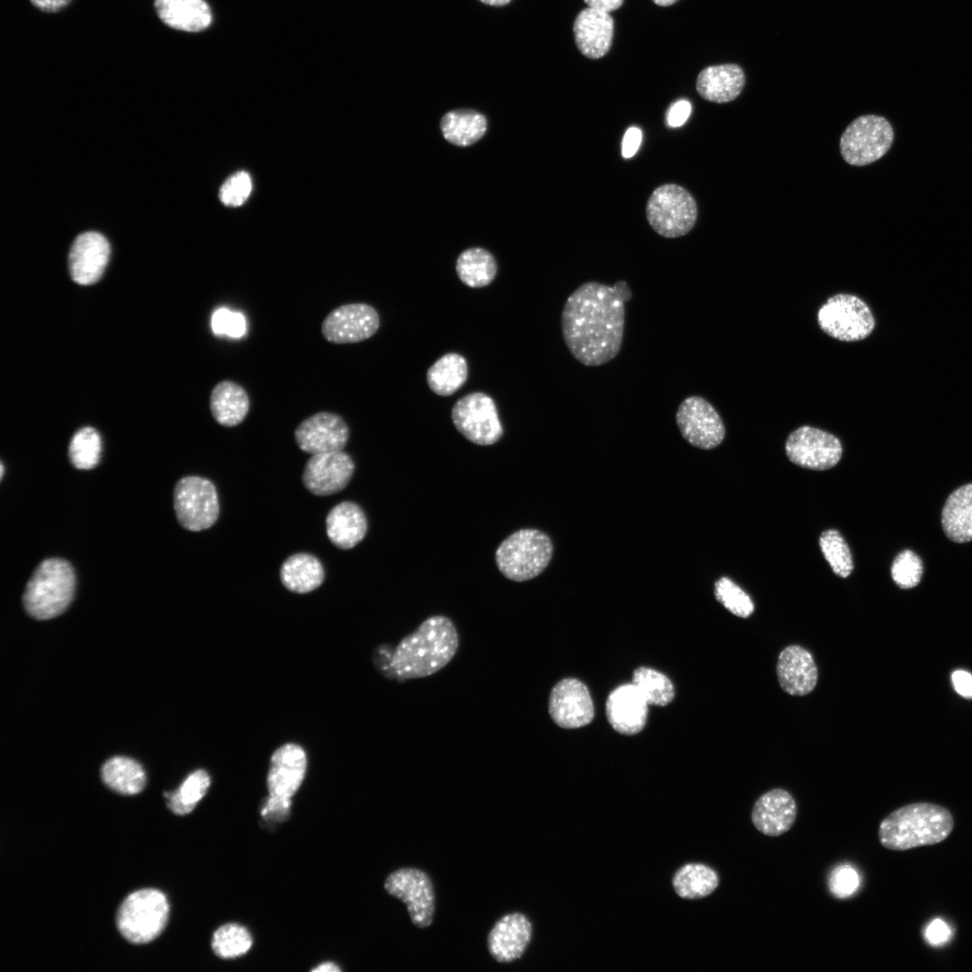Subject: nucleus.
I'll return each instance as SVG.
<instances>
[{
    "label": "nucleus",
    "instance_id": "09e8293b",
    "mask_svg": "<svg viewBox=\"0 0 972 972\" xmlns=\"http://www.w3.org/2000/svg\"><path fill=\"white\" fill-rule=\"evenodd\" d=\"M691 112V104L687 100H679L671 104L667 112V122L676 128L683 125Z\"/></svg>",
    "mask_w": 972,
    "mask_h": 972
},
{
    "label": "nucleus",
    "instance_id": "9d476101",
    "mask_svg": "<svg viewBox=\"0 0 972 972\" xmlns=\"http://www.w3.org/2000/svg\"><path fill=\"white\" fill-rule=\"evenodd\" d=\"M174 508L184 528L201 531L211 527L220 511L214 484L200 476L181 478L174 490Z\"/></svg>",
    "mask_w": 972,
    "mask_h": 972
},
{
    "label": "nucleus",
    "instance_id": "0eeeda50",
    "mask_svg": "<svg viewBox=\"0 0 972 972\" xmlns=\"http://www.w3.org/2000/svg\"><path fill=\"white\" fill-rule=\"evenodd\" d=\"M645 212L652 230L671 238L688 234L698 218L696 200L688 190L675 184L657 187L647 201Z\"/></svg>",
    "mask_w": 972,
    "mask_h": 972
},
{
    "label": "nucleus",
    "instance_id": "4be33fe9",
    "mask_svg": "<svg viewBox=\"0 0 972 972\" xmlns=\"http://www.w3.org/2000/svg\"><path fill=\"white\" fill-rule=\"evenodd\" d=\"M796 814V803L792 795L783 788H775L756 800L751 817L760 832L777 837L792 828Z\"/></svg>",
    "mask_w": 972,
    "mask_h": 972
},
{
    "label": "nucleus",
    "instance_id": "a18cd8bd",
    "mask_svg": "<svg viewBox=\"0 0 972 972\" xmlns=\"http://www.w3.org/2000/svg\"><path fill=\"white\" fill-rule=\"evenodd\" d=\"M860 883V878L858 871L849 864H842L834 868L828 878L830 892L839 899L848 898L855 894Z\"/></svg>",
    "mask_w": 972,
    "mask_h": 972
},
{
    "label": "nucleus",
    "instance_id": "f8f14e48",
    "mask_svg": "<svg viewBox=\"0 0 972 972\" xmlns=\"http://www.w3.org/2000/svg\"><path fill=\"white\" fill-rule=\"evenodd\" d=\"M384 889L403 902L412 923L418 928L431 925L435 914V891L429 876L416 868L392 871L384 881Z\"/></svg>",
    "mask_w": 972,
    "mask_h": 972
},
{
    "label": "nucleus",
    "instance_id": "de8ad7c7",
    "mask_svg": "<svg viewBox=\"0 0 972 972\" xmlns=\"http://www.w3.org/2000/svg\"><path fill=\"white\" fill-rule=\"evenodd\" d=\"M290 806L291 798L269 795L261 809V815L266 820L279 822L288 815Z\"/></svg>",
    "mask_w": 972,
    "mask_h": 972
},
{
    "label": "nucleus",
    "instance_id": "ddd939ff",
    "mask_svg": "<svg viewBox=\"0 0 972 972\" xmlns=\"http://www.w3.org/2000/svg\"><path fill=\"white\" fill-rule=\"evenodd\" d=\"M785 450L793 464L816 471L832 468L842 454V443L835 436L806 425L789 434Z\"/></svg>",
    "mask_w": 972,
    "mask_h": 972
},
{
    "label": "nucleus",
    "instance_id": "4c0bfd02",
    "mask_svg": "<svg viewBox=\"0 0 972 972\" xmlns=\"http://www.w3.org/2000/svg\"><path fill=\"white\" fill-rule=\"evenodd\" d=\"M102 452V440L96 429L85 427L77 430L71 438L68 457L71 464L80 470L94 468Z\"/></svg>",
    "mask_w": 972,
    "mask_h": 972
},
{
    "label": "nucleus",
    "instance_id": "412c9836",
    "mask_svg": "<svg viewBox=\"0 0 972 972\" xmlns=\"http://www.w3.org/2000/svg\"><path fill=\"white\" fill-rule=\"evenodd\" d=\"M532 924L521 913L507 914L499 919L487 938L490 956L500 963L521 958L532 939Z\"/></svg>",
    "mask_w": 972,
    "mask_h": 972
},
{
    "label": "nucleus",
    "instance_id": "bb28decb",
    "mask_svg": "<svg viewBox=\"0 0 972 972\" xmlns=\"http://www.w3.org/2000/svg\"><path fill=\"white\" fill-rule=\"evenodd\" d=\"M745 85L743 70L736 64L704 68L698 76L696 89L706 101L724 104L734 100Z\"/></svg>",
    "mask_w": 972,
    "mask_h": 972
},
{
    "label": "nucleus",
    "instance_id": "4468645a",
    "mask_svg": "<svg viewBox=\"0 0 972 972\" xmlns=\"http://www.w3.org/2000/svg\"><path fill=\"white\" fill-rule=\"evenodd\" d=\"M676 423L683 438L700 449L718 446L725 436L720 415L701 396L691 395L680 402L676 411Z\"/></svg>",
    "mask_w": 972,
    "mask_h": 972
},
{
    "label": "nucleus",
    "instance_id": "3c124183",
    "mask_svg": "<svg viewBox=\"0 0 972 972\" xmlns=\"http://www.w3.org/2000/svg\"><path fill=\"white\" fill-rule=\"evenodd\" d=\"M642 141V131L637 127L629 128L623 138L622 156L625 158L633 157L638 150Z\"/></svg>",
    "mask_w": 972,
    "mask_h": 972
},
{
    "label": "nucleus",
    "instance_id": "ea45409f",
    "mask_svg": "<svg viewBox=\"0 0 972 972\" xmlns=\"http://www.w3.org/2000/svg\"><path fill=\"white\" fill-rule=\"evenodd\" d=\"M252 946L249 932L242 925L226 923L213 933L212 948L221 958H234L246 954Z\"/></svg>",
    "mask_w": 972,
    "mask_h": 972
},
{
    "label": "nucleus",
    "instance_id": "aec40b11",
    "mask_svg": "<svg viewBox=\"0 0 972 972\" xmlns=\"http://www.w3.org/2000/svg\"><path fill=\"white\" fill-rule=\"evenodd\" d=\"M307 770V755L297 743H285L271 756L266 778L269 795L291 798L302 785Z\"/></svg>",
    "mask_w": 972,
    "mask_h": 972
},
{
    "label": "nucleus",
    "instance_id": "72a5a7b5",
    "mask_svg": "<svg viewBox=\"0 0 972 972\" xmlns=\"http://www.w3.org/2000/svg\"><path fill=\"white\" fill-rule=\"evenodd\" d=\"M102 779L112 790L122 795H135L145 787L146 775L141 765L127 757H113L102 767Z\"/></svg>",
    "mask_w": 972,
    "mask_h": 972
},
{
    "label": "nucleus",
    "instance_id": "c03bdc74",
    "mask_svg": "<svg viewBox=\"0 0 972 972\" xmlns=\"http://www.w3.org/2000/svg\"><path fill=\"white\" fill-rule=\"evenodd\" d=\"M252 191V179L246 171H238L231 175L219 190L220 201L229 207H238L249 197Z\"/></svg>",
    "mask_w": 972,
    "mask_h": 972
},
{
    "label": "nucleus",
    "instance_id": "bf43d9fd",
    "mask_svg": "<svg viewBox=\"0 0 972 972\" xmlns=\"http://www.w3.org/2000/svg\"><path fill=\"white\" fill-rule=\"evenodd\" d=\"M4 467L3 464H1V478H3V475H4Z\"/></svg>",
    "mask_w": 972,
    "mask_h": 972
},
{
    "label": "nucleus",
    "instance_id": "37998d69",
    "mask_svg": "<svg viewBox=\"0 0 972 972\" xmlns=\"http://www.w3.org/2000/svg\"><path fill=\"white\" fill-rule=\"evenodd\" d=\"M923 566L921 558L911 550L899 553L893 561L891 576L895 583L903 590L917 586L922 576Z\"/></svg>",
    "mask_w": 972,
    "mask_h": 972
},
{
    "label": "nucleus",
    "instance_id": "6e6552de",
    "mask_svg": "<svg viewBox=\"0 0 972 972\" xmlns=\"http://www.w3.org/2000/svg\"><path fill=\"white\" fill-rule=\"evenodd\" d=\"M817 323L828 336L844 342L866 338L876 325L868 305L849 293L830 297L818 310Z\"/></svg>",
    "mask_w": 972,
    "mask_h": 972
},
{
    "label": "nucleus",
    "instance_id": "2f4dec72",
    "mask_svg": "<svg viewBox=\"0 0 972 972\" xmlns=\"http://www.w3.org/2000/svg\"><path fill=\"white\" fill-rule=\"evenodd\" d=\"M468 366L464 356L448 353L437 359L427 372V382L432 392L450 396L466 382Z\"/></svg>",
    "mask_w": 972,
    "mask_h": 972
},
{
    "label": "nucleus",
    "instance_id": "58836bf2",
    "mask_svg": "<svg viewBox=\"0 0 972 972\" xmlns=\"http://www.w3.org/2000/svg\"><path fill=\"white\" fill-rule=\"evenodd\" d=\"M633 684L638 688L649 705L663 706L674 698V688L662 673L646 667L634 670Z\"/></svg>",
    "mask_w": 972,
    "mask_h": 972
},
{
    "label": "nucleus",
    "instance_id": "c756f323",
    "mask_svg": "<svg viewBox=\"0 0 972 972\" xmlns=\"http://www.w3.org/2000/svg\"><path fill=\"white\" fill-rule=\"evenodd\" d=\"M940 522L950 541L958 544L972 541V483L962 485L950 494Z\"/></svg>",
    "mask_w": 972,
    "mask_h": 972
},
{
    "label": "nucleus",
    "instance_id": "7ed1b4c3",
    "mask_svg": "<svg viewBox=\"0 0 972 972\" xmlns=\"http://www.w3.org/2000/svg\"><path fill=\"white\" fill-rule=\"evenodd\" d=\"M953 827V816L944 806L913 803L896 809L881 821L878 840L888 850H906L940 843Z\"/></svg>",
    "mask_w": 972,
    "mask_h": 972
},
{
    "label": "nucleus",
    "instance_id": "423d86ee",
    "mask_svg": "<svg viewBox=\"0 0 972 972\" xmlns=\"http://www.w3.org/2000/svg\"><path fill=\"white\" fill-rule=\"evenodd\" d=\"M169 914L166 896L152 888L129 895L121 904L116 923L121 934L135 944L155 940L164 930Z\"/></svg>",
    "mask_w": 972,
    "mask_h": 972
},
{
    "label": "nucleus",
    "instance_id": "b1692460",
    "mask_svg": "<svg viewBox=\"0 0 972 972\" xmlns=\"http://www.w3.org/2000/svg\"><path fill=\"white\" fill-rule=\"evenodd\" d=\"M777 675L781 688L792 696H806L816 686L818 671L811 653L799 645H789L779 653Z\"/></svg>",
    "mask_w": 972,
    "mask_h": 972
},
{
    "label": "nucleus",
    "instance_id": "cd10ccee",
    "mask_svg": "<svg viewBox=\"0 0 972 972\" xmlns=\"http://www.w3.org/2000/svg\"><path fill=\"white\" fill-rule=\"evenodd\" d=\"M249 408L250 400L247 391L236 382L220 381L211 392V413L220 426L231 428L239 425L247 417Z\"/></svg>",
    "mask_w": 972,
    "mask_h": 972
},
{
    "label": "nucleus",
    "instance_id": "5fc2aeb1",
    "mask_svg": "<svg viewBox=\"0 0 972 972\" xmlns=\"http://www.w3.org/2000/svg\"><path fill=\"white\" fill-rule=\"evenodd\" d=\"M589 7L610 13L618 9L624 0H584Z\"/></svg>",
    "mask_w": 972,
    "mask_h": 972
},
{
    "label": "nucleus",
    "instance_id": "f03ea898",
    "mask_svg": "<svg viewBox=\"0 0 972 972\" xmlns=\"http://www.w3.org/2000/svg\"><path fill=\"white\" fill-rule=\"evenodd\" d=\"M459 648V635L453 621L443 615L425 619L396 647L378 648L375 664L386 677L407 680L428 677L446 667Z\"/></svg>",
    "mask_w": 972,
    "mask_h": 972
},
{
    "label": "nucleus",
    "instance_id": "13d9d810",
    "mask_svg": "<svg viewBox=\"0 0 972 972\" xmlns=\"http://www.w3.org/2000/svg\"><path fill=\"white\" fill-rule=\"evenodd\" d=\"M656 4L661 6H668L673 4L678 0H652Z\"/></svg>",
    "mask_w": 972,
    "mask_h": 972
},
{
    "label": "nucleus",
    "instance_id": "4d7b16f0",
    "mask_svg": "<svg viewBox=\"0 0 972 972\" xmlns=\"http://www.w3.org/2000/svg\"><path fill=\"white\" fill-rule=\"evenodd\" d=\"M480 1H482L484 4H490V5L500 6V5L507 4L511 0H480Z\"/></svg>",
    "mask_w": 972,
    "mask_h": 972
},
{
    "label": "nucleus",
    "instance_id": "393cba45",
    "mask_svg": "<svg viewBox=\"0 0 972 972\" xmlns=\"http://www.w3.org/2000/svg\"><path fill=\"white\" fill-rule=\"evenodd\" d=\"M614 22L609 13L587 7L575 18L573 33L576 46L585 57L599 58L609 50Z\"/></svg>",
    "mask_w": 972,
    "mask_h": 972
},
{
    "label": "nucleus",
    "instance_id": "f704fd0d",
    "mask_svg": "<svg viewBox=\"0 0 972 972\" xmlns=\"http://www.w3.org/2000/svg\"><path fill=\"white\" fill-rule=\"evenodd\" d=\"M719 885L715 869L702 863H688L681 867L672 878L677 895L686 899H699L711 895Z\"/></svg>",
    "mask_w": 972,
    "mask_h": 972
},
{
    "label": "nucleus",
    "instance_id": "473e14b6",
    "mask_svg": "<svg viewBox=\"0 0 972 972\" xmlns=\"http://www.w3.org/2000/svg\"><path fill=\"white\" fill-rule=\"evenodd\" d=\"M445 139L450 143L465 147L480 140L486 131L485 117L472 110H454L446 113L440 123Z\"/></svg>",
    "mask_w": 972,
    "mask_h": 972
},
{
    "label": "nucleus",
    "instance_id": "9b49d317",
    "mask_svg": "<svg viewBox=\"0 0 972 972\" xmlns=\"http://www.w3.org/2000/svg\"><path fill=\"white\" fill-rule=\"evenodd\" d=\"M451 417L458 432L476 445L490 446L503 436L495 402L483 392H472L458 400Z\"/></svg>",
    "mask_w": 972,
    "mask_h": 972
},
{
    "label": "nucleus",
    "instance_id": "49530a36",
    "mask_svg": "<svg viewBox=\"0 0 972 972\" xmlns=\"http://www.w3.org/2000/svg\"><path fill=\"white\" fill-rule=\"evenodd\" d=\"M212 327L215 334L238 338L246 331V320L240 313L220 309L212 315Z\"/></svg>",
    "mask_w": 972,
    "mask_h": 972
},
{
    "label": "nucleus",
    "instance_id": "a19ab883",
    "mask_svg": "<svg viewBox=\"0 0 972 972\" xmlns=\"http://www.w3.org/2000/svg\"><path fill=\"white\" fill-rule=\"evenodd\" d=\"M821 551L832 572L846 578L853 571L852 555L842 536L835 529H828L819 538Z\"/></svg>",
    "mask_w": 972,
    "mask_h": 972
},
{
    "label": "nucleus",
    "instance_id": "1a4fd4ad",
    "mask_svg": "<svg viewBox=\"0 0 972 972\" xmlns=\"http://www.w3.org/2000/svg\"><path fill=\"white\" fill-rule=\"evenodd\" d=\"M894 130L882 116L868 114L852 121L840 140L843 159L852 166H866L882 158L891 148Z\"/></svg>",
    "mask_w": 972,
    "mask_h": 972
},
{
    "label": "nucleus",
    "instance_id": "864d4df0",
    "mask_svg": "<svg viewBox=\"0 0 972 972\" xmlns=\"http://www.w3.org/2000/svg\"><path fill=\"white\" fill-rule=\"evenodd\" d=\"M71 0H31L41 11L53 13L64 8Z\"/></svg>",
    "mask_w": 972,
    "mask_h": 972
},
{
    "label": "nucleus",
    "instance_id": "c9c22d12",
    "mask_svg": "<svg viewBox=\"0 0 972 972\" xmlns=\"http://www.w3.org/2000/svg\"><path fill=\"white\" fill-rule=\"evenodd\" d=\"M455 269L459 279L464 284L472 288H481L493 281L497 274V264L490 252L481 248H472L460 254Z\"/></svg>",
    "mask_w": 972,
    "mask_h": 972
},
{
    "label": "nucleus",
    "instance_id": "2eb2a0df",
    "mask_svg": "<svg viewBox=\"0 0 972 972\" xmlns=\"http://www.w3.org/2000/svg\"><path fill=\"white\" fill-rule=\"evenodd\" d=\"M380 326L377 310L369 304L355 302L332 310L323 320L321 334L333 344H351L374 336Z\"/></svg>",
    "mask_w": 972,
    "mask_h": 972
},
{
    "label": "nucleus",
    "instance_id": "f3484780",
    "mask_svg": "<svg viewBox=\"0 0 972 972\" xmlns=\"http://www.w3.org/2000/svg\"><path fill=\"white\" fill-rule=\"evenodd\" d=\"M354 471L353 459L343 450L312 454L305 464L302 482L314 495H332L348 484Z\"/></svg>",
    "mask_w": 972,
    "mask_h": 972
},
{
    "label": "nucleus",
    "instance_id": "6ab92c4d",
    "mask_svg": "<svg viewBox=\"0 0 972 972\" xmlns=\"http://www.w3.org/2000/svg\"><path fill=\"white\" fill-rule=\"evenodd\" d=\"M110 253V244L101 233L88 231L77 236L68 254L71 279L81 285L96 283L105 270Z\"/></svg>",
    "mask_w": 972,
    "mask_h": 972
},
{
    "label": "nucleus",
    "instance_id": "a211bd4d",
    "mask_svg": "<svg viewBox=\"0 0 972 972\" xmlns=\"http://www.w3.org/2000/svg\"><path fill=\"white\" fill-rule=\"evenodd\" d=\"M548 710L553 721L567 729L587 725L594 716L590 692L576 679H564L554 686L549 696Z\"/></svg>",
    "mask_w": 972,
    "mask_h": 972
},
{
    "label": "nucleus",
    "instance_id": "79ce46f5",
    "mask_svg": "<svg viewBox=\"0 0 972 972\" xmlns=\"http://www.w3.org/2000/svg\"><path fill=\"white\" fill-rule=\"evenodd\" d=\"M715 596L736 616L747 618L754 611V604L750 596L727 577H722L716 581Z\"/></svg>",
    "mask_w": 972,
    "mask_h": 972
},
{
    "label": "nucleus",
    "instance_id": "a878e982",
    "mask_svg": "<svg viewBox=\"0 0 972 972\" xmlns=\"http://www.w3.org/2000/svg\"><path fill=\"white\" fill-rule=\"evenodd\" d=\"M326 530L330 542L340 549H350L360 543L367 532V519L359 505L343 501L326 518Z\"/></svg>",
    "mask_w": 972,
    "mask_h": 972
},
{
    "label": "nucleus",
    "instance_id": "8fccbe9b",
    "mask_svg": "<svg viewBox=\"0 0 972 972\" xmlns=\"http://www.w3.org/2000/svg\"><path fill=\"white\" fill-rule=\"evenodd\" d=\"M950 928L940 919L933 920L928 925L925 932L926 939L932 945H938L945 942L950 938Z\"/></svg>",
    "mask_w": 972,
    "mask_h": 972
},
{
    "label": "nucleus",
    "instance_id": "e433bc0d",
    "mask_svg": "<svg viewBox=\"0 0 972 972\" xmlns=\"http://www.w3.org/2000/svg\"><path fill=\"white\" fill-rule=\"evenodd\" d=\"M210 784L211 778L204 770L192 772L177 790L165 793L168 808L179 815L191 813L206 794Z\"/></svg>",
    "mask_w": 972,
    "mask_h": 972
},
{
    "label": "nucleus",
    "instance_id": "f257e3e1",
    "mask_svg": "<svg viewBox=\"0 0 972 972\" xmlns=\"http://www.w3.org/2000/svg\"><path fill=\"white\" fill-rule=\"evenodd\" d=\"M631 297L624 281L613 286L587 282L569 295L562 311V333L579 363L599 366L618 355L624 338L625 302Z\"/></svg>",
    "mask_w": 972,
    "mask_h": 972
},
{
    "label": "nucleus",
    "instance_id": "6e6d98bb",
    "mask_svg": "<svg viewBox=\"0 0 972 972\" xmlns=\"http://www.w3.org/2000/svg\"><path fill=\"white\" fill-rule=\"evenodd\" d=\"M340 970L341 969L336 964H334L332 962L322 963L320 966H318L317 968L312 969L313 972H335V971L337 972V971H340Z\"/></svg>",
    "mask_w": 972,
    "mask_h": 972
},
{
    "label": "nucleus",
    "instance_id": "5701e85b",
    "mask_svg": "<svg viewBox=\"0 0 972 972\" xmlns=\"http://www.w3.org/2000/svg\"><path fill=\"white\" fill-rule=\"evenodd\" d=\"M648 705L633 683L621 685L608 697V720L616 732L622 734H635L645 725Z\"/></svg>",
    "mask_w": 972,
    "mask_h": 972
},
{
    "label": "nucleus",
    "instance_id": "7c9ffc66",
    "mask_svg": "<svg viewBox=\"0 0 972 972\" xmlns=\"http://www.w3.org/2000/svg\"><path fill=\"white\" fill-rule=\"evenodd\" d=\"M324 568L312 554L299 553L288 557L281 565L280 579L290 591L304 594L316 590L324 580Z\"/></svg>",
    "mask_w": 972,
    "mask_h": 972
},
{
    "label": "nucleus",
    "instance_id": "20e7f679",
    "mask_svg": "<svg viewBox=\"0 0 972 972\" xmlns=\"http://www.w3.org/2000/svg\"><path fill=\"white\" fill-rule=\"evenodd\" d=\"M76 588L72 565L61 558L43 560L28 580L22 602L36 619H50L63 613L71 603Z\"/></svg>",
    "mask_w": 972,
    "mask_h": 972
},
{
    "label": "nucleus",
    "instance_id": "39448f33",
    "mask_svg": "<svg viewBox=\"0 0 972 972\" xmlns=\"http://www.w3.org/2000/svg\"><path fill=\"white\" fill-rule=\"evenodd\" d=\"M553 551V543L546 534L534 528H523L500 544L495 561L507 579L526 581L538 576L547 567Z\"/></svg>",
    "mask_w": 972,
    "mask_h": 972
},
{
    "label": "nucleus",
    "instance_id": "dca6fc26",
    "mask_svg": "<svg viewBox=\"0 0 972 972\" xmlns=\"http://www.w3.org/2000/svg\"><path fill=\"white\" fill-rule=\"evenodd\" d=\"M348 437L349 428L344 418L328 411L310 416L294 430L299 448L311 454L342 451Z\"/></svg>",
    "mask_w": 972,
    "mask_h": 972
},
{
    "label": "nucleus",
    "instance_id": "c85d7f7f",
    "mask_svg": "<svg viewBox=\"0 0 972 972\" xmlns=\"http://www.w3.org/2000/svg\"><path fill=\"white\" fill-rule=\"evenodd\" d=\"M159 19L167 26L189 32L206 29L212 22V12L203 0H155Z\"/></svg>",
    "mask_w": 972,
    "mask_h": 972
},
{
    "label": "nucleus",
    "instance_id": "603ef678",
    "mask_svg": "<svg viewBox=\"0 0 972 972\" xmlns=\"http://www.w3.org/2000/svg\"><path fill=\"white\" fill-rule=\"evenodd\" d=\"M951 681L957 693L972 698V674L963 670H956L951 674Z\"/></svg>",
    "mask_w": 972,
    "mask_h": 972
}]
</instances>
